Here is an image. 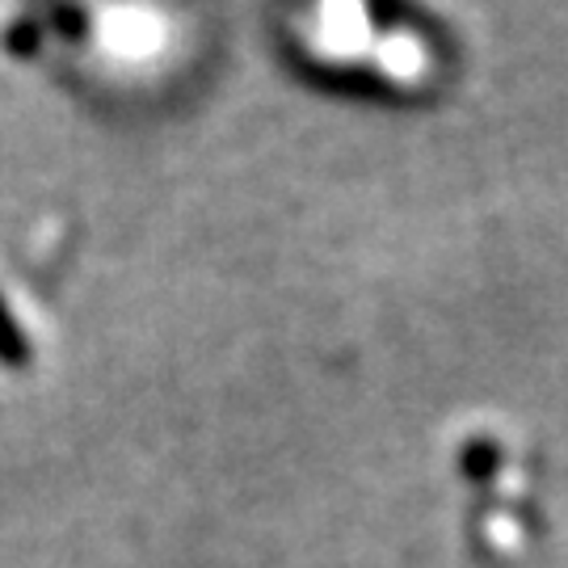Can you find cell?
Masks as SVG:
<instances>
[{"mask_svg":"<svg viewBox=\"0 0 568 568\" xmlns=\"http://www.w3.org/2000/svg\"><path fill=\"white\" fill-rule=\"evenodd\" d=\"M0 363H9V366L30 363L26 333H21V325L13 321V312H9V304H4V300H0Z\"/></svg>","mask_w":568,"mask_h":568,"instance_id":"obj_1","label":"cell"},{"mask_svg":"<svg viewBox=\"0 0 568 568\" xmlns=\"http://www.w3.org/2000/svg\"><path fill=\"white\" fill-rule=\"evenodd\" d=\"M39 42H42V26L34 18H21L4 30V47H9V51H18V55H34V51H39Z\"/></svg>","mask_w":568,"mask_h":568,"instance_id":"obj_2","label":"cell"}]
</instances>
